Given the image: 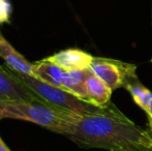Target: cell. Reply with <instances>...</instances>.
<instances>
[{
    "label": "cell",
    "mask_w": 152,
    "mask_h": 151,
    "mask_svg": "<svg viewBox=\"0 0 152 151\" xmlns=\"http://www.w3.org/2000/svg\"><path fill=\"white\" fill-rule=\"evenodd\" d=\"M145 112H146L147 118H148V128H149L148 131H150V133L152 135V101H151V103L149 104L148 108L145 110Z\"/></svg>",
    "instance_id": "13"
},
{
    "label": "cell",
    "mask_w": 152,
    "mask_h": 151,
    "mask_svg": "<svg viewBox=\"0 0 152 151\" xmlns=\"http://www.w3.org/2000/svg\"><path fill=\"white\" fill-rule=\"evenodd\" d=\"M15 73V71H14ZM19 79L46 104L52 105L60 109L67 110L78 115H86L102 111L104 108L96 107L95 105L83 101L72 93L59 87L53 86L46 82L25 74L15 73Z\"/></svg>",
    "instance_id": "3"
},
{
    "label": "cell",
    "mask_w": 152,
    "mask_h": 151,
    "mask_svg": "<svg viewBox=\"0 0 152 151\" xmlns=\"http://www.w3.org/2000/svg\"><path fill=\"white\" fill-rule=\"evenodd\" d=\"M115 151H134V150H129V149H120V150H115Z\"/></svg>",
    "instance_id": "15"
},
{
    "label": "cell",
    "mask_w": 152,
    "mask_h": 151,
    "mask_svg": "<svg viewBox=\"0 0 152 151\" xmlns=\"http://www.w3.org/2000/svg\"><path fill=\"white\" fill-rule=\"evenodd\" d=\"M65 71L60 66L51 62L48 58L33 63V77L38 80L62 88Z\"/></svg>",
    "instance_id": "8"
},
{
    "label": "cell",
    "mask_w": 152,
    "mask_h": 151,
    "mask_svg": "<svg viewBox=\"0 0 152 151\" xmlns=\"http://www.w3.org/2000/svg\"><path fill=\"white\" fill-rule=\"evenodd\" d=\"M124 88L129 92L134 101L142 110H146L152 101V92L139 81V79L132 81L125 85Z\"/></svg>",
    "instance_id": "11"
},
{
    "label": "cell",
    "mask_w": 152,
    "mask_h": 151,
    "mask_svg": "<svg viewBox=\"0 0 152 151\" xmlns=\"http://www.w3.org/2000/svg\"><path fill=\"white\" fill-rule=\"evenodd\" d=\"M89 69L112 90L124 88L126 84L138 79L136 65L118 59L94 57Z\"/></svg>",
    "instance_id": "4"
},
{
    "label": "cell",
    "mask_w": 152,
    "mask_h": 151,
    "mask_svg": "<svg viewBox=\"0 0 152 151\" xmlns=\"http://www.w3.org/2000/svg\"><path fill=\"white\" fill-rule=\"evenodd\" d=\"M12 4L8 0H0V24L10 23Z\"/></svg>",
    "instance_id": "12"
},
{
    "label": "cell",
    "mask_w": 152,
    "mask_h": 151,
    "mask_svg": "<svg viewBox=\"0 0 152 151\" xmlns=\"http://www.w3.org/2000/svg\"><path fill=\"white\" fill-rule=\"evenodd\" d=\"M90 73L91 71L89 69L84 71H65L63 83H62V89L89 103L86 90V79Z\"/></svg>",
    "instance_id": "10"
},
{
    "label": "cell",
    "mask_w": 152,
    "mask_h": 151,
    "mask_svg": "<svg viewBox=\"0 0 152 151\" xmlns=\"http://www.w3.org/2000/svg\"><path fill=\"white\" fill-rule=\"evenodd\" d=\"M93 58L92 55L80 49H66L48 57L51 62L66 71H84L89 69Z\"/></svg>",
    "instance_id": "6"
},
{
    "label": "cell",
    "mask_w": 152,
    "mask_h": 151,
    "mask_svg": "<svg viewBox=\"0 0 152 151\" xmlns=\"http://www.w3.org/2000/svg\"><path fill=\"white\" fill-rule=\"evenodd\" d=\"M86 90L89 103L96 107L106 108L111 104L113 90L92 73L89 74L86 79Z\"/></svg>",
    "instance_id": "9"
},
{
    "label": "cell",
    "mask_w": 152,
    "mask_h": 151,
    "mask_svg": "<svg viewBox=\"0 0 152 151\" xmlns=\"http://www.w3.org/2000/svg\"><path fill=\"white\" fill-rule=\"evenodd\" d=\"M0 57L15 73L25 74L33 77V63L29 62L21 55L0 32Z\"/></svg>",
    "instance_id": "7"
},
{
    "label": "cell",
    "mask_w": 152,
    "mask_h": 151,
    "mask_svg": "<svg viewBox=\"0 0 152 151\" xmlns=\"http://www.w3.org/2000/svg\"><path fill=\"white\" fill-rule=\"evenodd\" d=\"M0 151H10V148H8L7 146L3 143V141L1 140V138H0Z\"/></svg>",
    "instance_id": "14"
},
{
    "label": "cell",
    "mask_w": 152,
    "mask_h": 151,
    "mask_svg": "<svg viewBox=\"0 0 152 151\" xmlns=\"http://www.w3.org/2000/svg\"><path fill=\"white\" fill-rule=\"evenodd\" d=\"M0 101H42L10 69L0 65Z\"/></svg>",
    "instance_id": "5"
},
{
    "label": "cell",
    "mask_w": 152,
    "mask_h": 151,
    "mask_svg": "<svg viewBox=\"0 0 152 151\" xmlns=\"http://www.w3.org/2000/svg\"><path fill=\"white\" fill-rule=\"evenodd\" d=\"M78 114L42 101H0V120L5 118L30 121L62 135Z\"/></svg>",
    "instance_id": "2"
},
{
    "label": "cell",
    "mask_w": 152,
    "mask_h": 151,
    "mask_svg": "<svg viewBox=\"0 0 152 151\" xmlns=\"http://www.w3.org/2000/svg\"><path fill=\"white\" fill-rule=\"evenodd\" d=\"M151 25H152V0H151Z\"/></svg>",
    "instance_id": "16"
},
{
    "label": "cell",
    "mask_w": 152,
    "mask_h": 151,
    "mask_svg": "<svg viewBox=\"0 0 152 151\" xmlns=\"http://www.w3.org/2000/svg\"><path fill=\"white\" fill-rule=\"evenodd\" d=\"M151 63H152V59H151Z\"/></svg>",
    "instance_id": "17"
},
{
    "label": "cell",
    "mask_w": 152,
    "mask_h": 151,
    "mask_svg": "<svg viewBox=\"0 0 152 151\" xmlns=\"http://www.w3.org/2000/svg\"><path fill=\"white\" fill-rule=\"evenodd\" d=\"M62 135L82 148L152 151L150 131L136 124L112 103L96 113L78 115Z\"/></svg>",
    "instance_id": "1"
}]
</instances>
